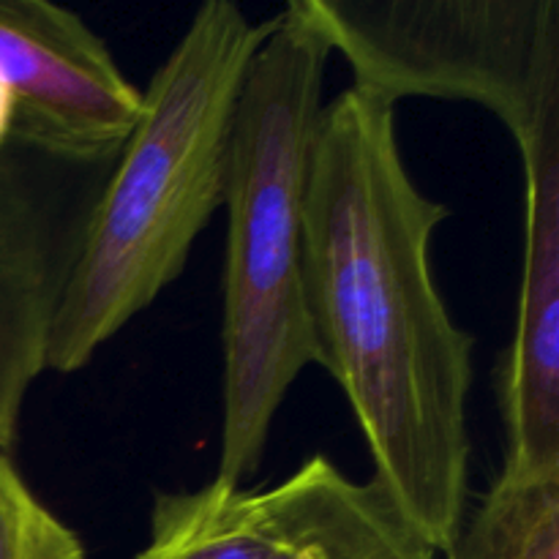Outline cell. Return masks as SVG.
<instances>
[{
  "label": "cell",
  "mask_w": 559,
  "mask_h": 559,
  "mask_svg": "<svg viewBox=\"0 0 559 559\" xmlns=\"http://www.w3.org/2000/svg\"><path fill=\"white\" fill-rule=\"evenodd\" d=\"M448 559H559V475L500 473L467 506L448 540Z\"/></svg>",
  "instance_id": "9"
},
{
  "label": "cell",
  "mask_w": 559,
  "mask_h": 559,
  "mask_svg": "<svg viewBox=\"0 0 559 559\" xmlns=\"http://www.w3.org/2000/svg\"><path fill=\"white\" fill-rule=\"evenodd\" d=\"M524 249L516 331L500 371L506 462L519 478L559 475V109L524 142Z\"/></svg>",
  "instance_id": "8"
},
{
  "label": "cell",
  "mask_w": 559,
  "mask_h": 559,
  "mask_svg": "<svg viewBox=\"0 0 559 559\" xmlns=\"http://www.w3.org/2000/svg\"><path fill=\"white\" fill-rule=\"evenodd\" d=\"M0 559H87L80 535L60 522L0 451Z\"/></svg>",
  "instance_id": "10"
},
{
  "label": "cell",
  "mask_w": 559,
  "mask_h": 559,
  "mask_svg": "<svg viewBox=\"0 0 559 559\" xmlns=\"http://www.w3.org/2000/svg\"><path fill=\"white\" fill-rule=\"evenodd\" d=\"M0 91L11 134L80 162L118 156L142 109V87L98 33L47 0H0Z\"/></svg>",
  "instance_id": "7"
},
{
  "label": "cell",
  "mask_w": 559,
  "mask_h": 559,
  "mask_svg": "<svg viewBox=\"0 0 559 559\" xmlns=\"http://www.w3.org/2000/svg\"><path fill=\"white\" fill-rule=\"evenodd\" d=\"M267 22L207 0L142 87L104 178L49 333L47 371L71 374L180 278L222 211L235 112Z\"/></svg>",
  "instance_id": "2"
},
{
  "label": "cell",
  "mask_w": 559,
  "mask_h": 559,
  "mask_svg": "<svg viewBox=\"0 0 559 559\" xmlns=\"http://www.w3.org/2000/svg\"><path fill=\"white\" fill-rule=\"evenodd\" d=\"M118 158V156H115ZM107 162H80L9 136L0 151V451L47 371L49 333Z\"/></svg>",
  "instance_id": "6"
},
{
  "label": "cell",
  "mask_w": 559,
  "mask_h": 559,
  "mask_svg": "<svg viewBox=\"0 0 559 559\" xmlns=\"http://www.w3.org/2000/svg\"><path fill=\"white\" fill-rule=\"evenodd\" d=\"M448 207L404 164L396 107L347 87L322 109L304 213L317 364L347 396L374 475L442 555L469 506L475 338L431 267Z\"/></svg>",
  "instance_id": "1"
},
{
  "label": "cell",
  "mask_w": 559,
  "mask_h": 559,
  "mask_svg": "<svg viewBox=\"0 0 559 559\" xmlns=\"http://www.w3.org/2000/svg\"><path fill=\"white\" fill-rule=\"evenodd\" d=\"M333 52L289 0L267 25L240 91L229 145L222 309V448L213 480L260 469L271 429L317 342L306 300L304 213Z\"/></svg>",
  "instance_id": "3"
},
{
  "label": "cell",
  "mask_w": 559,
  "mask_h": 559,
  "mask_svg": "<svg viewBox=\"0 0 559 559\" xmlns=\"http://www.w3.org/2000/svg\"><path fill=\"white\" fill-rule=\"evenodd\" d=\"M11 131H14V104H11V98L0 91V151H3L5 142H9Z\"/></svg>",
  "instance_id": "11"
},
{
  "label": "cell",
  "mask_w": 559,
  "mask_h": 559,
  "mask_svg": "<svg viewBox=\"0 0 559 559\" xmlns=\"http://www.w3.org/2000/svg\"><path fill=\"white\" fill-rule=\"evenodd\" d=\"M353 87L399 107L451 98L524 142L559 109V0H295Z\"/></svg>",
  "instance_id": "4"
},
{
  "label": "cell",
  "mask_w": 559,
  "mask_h": 559,
  "mask_svg": "<svg viewBox=\"0 0 559 559\" xmlns=\"http://www.w3.org/2000/svg\"><path fill=\"white\" fill-rule=\"evenodd\" d=\"M134 559H437L380 480L317 453L271 489L207 480L156 495Z\"/></svg>",
  "instance_id": "5"
}]
</instances>
